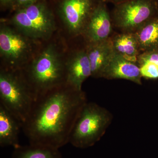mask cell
Masks as SVG:
<instances>
[{"instance_id":"obj_1","label":"cell","mask_w":158,"mask_h":158,"mask_svg":"<svg viewBox=\"0 0 158 158\" xmlns=\"http://www.w3.org/2000/svg\"><path fill=\"white\" fill-rule=\"evenodd\" d=\"M86 102L83 91L67 84L38 96L22 127L30 144L59 149L67 144L78 115Z\"/></svg>"},{"instance_id":"obj_2","label":"cell","mask_w":158,"mask_h":158,"mask_svg":"<svg viewBox=\"0 0 158 158\" xmlns=\"http://www.w3.org/2000/svg\"><path fill=\"white\" fill-rule=\"evenodd\" d=\"M20 71L35 100L49 90L66 84L65 63L53 45L43 50L30 65Z\"/></svg>"},{"instance_id":"obj_3","label":"cell","mask_w":158,"mask_h":158,"mask_svg":"<svg viewBox=\"0 0 158 158\" xmlns=\"http://www.w3.org/2000/svg\"><path fill=\"white\" fill-rule=\"evenodd\" d=\"M1 104L22 127L31 113L35 98L20 71L5 68L0 72Z\"/></svg>"},{"instance_id":"obj_4","label":"cell","mask_w":158,"mask_h":158,"mask_svg":"<svg viewBox=\"0 0 158 158\" xmlns=\"http://www.w3.org/2000/svg\"><path fill=\"white\" fill-rule=\"evenodd\" d=\"M111 119L104 108L94 103H85L74 124L69 143L78 148L92 146L104 134Z\"/></svg>"},{"instance_id":"obj_5","label":"cell","mask_w":158,"mask_h":158,"mask_svg":"<svg viewBox=\"0 0 158 158\" xmlns=\"http://www.w3.org/2000/svg\"><path fill=\"white\" fill-rule=\"evenodd\" d=\"M15 11L11 22L29 38H48L55 31L53 13L44 0Z\"/></svg>"},{"instance_id":"obj_6","label":"cell","mask_w":158,"mask_h":158,"mask_svg":"<svg viewBox=\"0 0 158 158\" xmlns=\"http://www.w3.org/2000/svg\"><path fill=\"white\" fill-rule=\"evenodd\" d=\"M156 10L154 0H127L116 6L113 25L122 33H135L155 17Z\"/></svg>"},{"instance_id":"obj_7","label":"cell","mask_w":158,"mask_h":158,"mask_svg":"<svg viewBox=\"0 0 158 158\" xmlns=\"http://www.w3.org/2000/svg\"><path fill=\"white\" fill-rule=\"evenodd\" d=\"M28 38L9 27L1 26L0 54L7 65L5 68L19 70L24 68L31 51Z\"/></svg>"},{"instance_id":"obj_8","label":"cell","mask_w":158,"mask_h":158,"mask_svg":"<svg viewBox=\"0 0 158 158\" xmlns=\"http://www.w3.org/2000/svg\"><path fill=\"white\" fill-rule=\"evenodd\" d=\"M98 4L95 0H60L57 11L69 32L83 34L90 15Z\"/></svg>"},{"instance_id":"obj_9","label":"cell","mask_w":158,"mask_h":158,"mask_svg":"<svg viewBox=\"0 0 158 158\" xmlns=\"http://www.w3.org/2000/svg\"><path fill=\"white\" fill-rule=\"evenodd\" d=\"M113 25L106 6L99 2L90 15L83 34L88 44L101 42L111 37Z\"/></svg>"},{"instance_id":"obj_10","label":"cell","mask_w":158,"mask_h":158,"mask_svg":"<svg viewBox=\"0 0 158 158\" xmlns=\"http://www.w3.org/2000/svg\"><path fill=\"white\" fill-rule=\"evenodd\" d=\"M66 84L77 90H82V85L91 76L90 61L86 49L78 51L65 63Z\"/></svg>"},{"instance_id":"obj_11","label":"cell","mask_w":158,"mask_h":158,"mask_svg":"<svg viewBox=\"0 0 158 158\" xmlns=\"http://www.w3.org/2000/svg\"><path fill=\"white\" fill-rule=\"evenodd\" d=\"M101 77L109 80L124 79L138 85L142 84L139 65L116 52L103 72Z\"/></svg>"},{"instance_id":"obj_12","label":"cell","mask_w":158,"mask_h":158,"mask_svg":"<svg viewBox=\"0 0 158 158\" xmlns=\"http://www.w3.org/2000/svg\"><path fill=\"white\" fill-rule=\"evenodd\" d=\"M91 69V76L101 78L102 73L115 52L111 37L106 40L88 44L86 49Z\"/></svg>"},{"instance_id":"obj_13","label":"cell","mask_w":158,"mask_h":158,"mask_svg":"<svg viewBox=\"0 0 158 158\" xmlns=\"http://www.w3.org/2000/svg\"><path fill=\"white\" fill-rule=\"evenodd\" d=\"M22 125L2 105L0 104V145L19 146V135Z\"/></svg>"},{"instance_id":"obj_14","label":"cell","mask_w":158,"mask_h":158,"mask_svg":"<svg viewBox=\"0 0 158 158\" xmlns=\"http://www.w3.org/2000/svg\"><path fill=\"white\" fill-rule=\"evenodd\" d=\"M111 38L116 53L128 61L137 63L138 57L141 52L134 33H122Z\"/></svg>"},{"instance_id":"obj_15","label":"cell","mask_w":158,"mask_h":158,"mask_svg":"<svg viewBox=\"0 0 158 158\" xmlns=\"http://www.w3.org/2000/svg\"><path fill=\"white\" fill-rule=\"evenodd\" d=\"M134 34L141 53L158 49V17L153 18Z\"/></svg>"},{"instance_id":"obj_16","label":"cell","mask_w":158,"mask_h":158,"mask_svg":"<svg viewBox=\"0 0 158 158\" xmlns=\"http://www.w3.org/2000/svg\"><path fill=\"white\" fill-rule=\"evenodd\" d=\"M11 158H62V156L58 148L30 144L15 148Z\"/></svg>"},{"instance_id":"obj_17","label":"cell","mask_w":158,"mask_h":158,"mask_svg":"<svg viewBox=\"0 0 158 158\" xmlns=\"http://www.w3.org/2000/svg\"><path fill=\"white\" fill-rule=\"evenodd\" d=\"M141 76L147 79L158 78V64L148 62L139 65Z\"/></svg>"},{"instance_id":"obj_18","label":"cell","mask_w":158,"mask_h":158,"mask_svg":"<svg viewBox=\"0 0 158 158\" xmlns=\"http://www.w3.org/2000/svg\"><path fill=\"white\" fill-rule=\"evenodd\" d=\"M39 0H15L11 9L14 11L32 5L37 2Z\"/></svg>"},{"instance_id":"obj_19","label":"cell","mask_w":158,"mask_h":158,"mask_svg":"<svg viewBox=\"0 0 158 158\" xmlns=\"http://www.w3.org/2000/svg\"><path fill=\"white\" fill-rule=\"evenodd\" d=\"M15 0H0L1 8L3 9H11Z\"/></svg>"},{"instance_id":"obj_20","label":"cell","mask_w":158,"mask_h":158,"mask_svg":"<svg viewBox=\"0 0 158 158\" xmlns=\"http://www.w3.org/2000/svg\"><path fill=\"white\" fill-rule=\"evenodd\" d=\"M107 1H110V2L117 3V4H119V3L127 1V0H107Z\"/></svg>"}]
</instances>
